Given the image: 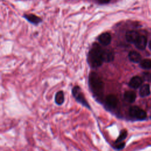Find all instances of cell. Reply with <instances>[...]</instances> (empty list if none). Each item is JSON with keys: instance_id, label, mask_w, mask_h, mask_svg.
I'll return each mask as SVG.
<instances>
[{"instance_id": "6da1fadb", "label": "cell", "mask_w": 151, "mask_h": 151, "mask_svg": "<svg viewBox=\"0 0 151 151\" xmlns=\"http://www.w3.org/2000/svg\"><path fill=\"white\" fill-rule=\"evenodd\" d=\"M88 84L90 88L95 96L101 98L104 90V83L101 78L96 73H91L89 75Z\"/></svg>"}, {"instance_id": "7a4b0ae2", "label": "cell", "mask_w": 151, "mask_h": 151, "mask_svg": "<svg viewBox=\"0 0 151 151\" xmlns=\"http://www.w3.org/2000/svg\"><path fill=\"white\" fill-rule=\"evenodd\" d=\"M102 50L97 44H95L88 54V63L91 67L96 68L101 65L103 60L102 58Z\"/></svg>"}, {"instance_id": "3957f363", "label": "cell", "mask_w": 151, "mask_h": 151, "mask_svg": "<svg viewBox=\"0 0 151 151\" xmlns=\"http://www.w3.org/2000/svg\"><path fill=\"white\" fill-rule=\"evenodd\" d=\"M72 94H73L74 97L75 98V99L78 102L81 103L83 106L86 107L87 108H88L89 109H90V105L88 103L86 99H85L84 96L83 94V93L81 90V88L79 86H76L73 87V88L72 89Z\"/></svg>"}, {"instance_id": "277c9868", "label": "cell", "mask_w": 151, "mask_h": 151, "mask_svg": "<svg viewBox=\"0 0 151 151\" xmlns=\"http://www.w3.org/2000/svg\"><path fill=\"white\" fill-rule=\"evenodd\" d=\"M129 114L131 117L137 120H144L146 117V111L141 108L134 106L129 109Z\"/></svg>"}, {"instance_id": "5b68a950", "label": "cell", "mask_w": 151, "mask_h": 151, "mask_svg": "<svg viewBox=\"0 0 151 151\" xmlns=\"http://www.w3.org/2000/svg\"><path fill=\"white\" fill-rule=\"evenodd\" d=\"M118 104V99L115 95L109 94L106 98V104L110 109H114Z\"/></svg>"}, {"instance_id": "8992f818", "label": "cell", "mask_w": 151, "mask_h": 151, "mask_svg": "<svg viewBox=\"0 0 151 151\" xmlns=\"http://www.w3.org/2000/svg\"><path fill=\"white\" fill-rule=\"evenodd\" d=\"M143 80L141 77L139 76H134L129 81V86L133 88H137L142 84Z\"/></svg>"}, {"instance_id": "52a82bcc", "label": "cell", "mask_w": 151, "mask_h": 151, "mask_svg": "<svg viewBox=\"0 0 151 151\" xmlns=\"http://www.w3.org/2000/svg\"><path fill=\"white\" fill-rule=\"evenodd\" d=\"M135 46L139 50H144L147 44V39L143 35H140L134 42Z\"/></svg>"}, {"instance_id": "ba28073f", "label": "cell", "mask_w": 151, "mask_h": 151, "mask_svg": "<svg viewBox=\"0 0 151 151\" xmlns=\"http://www.w3.org/2000/svg\"><path fill=\"white\" fill-rule=\"evenodd\" d=\"M139 36V33L135 31H129L126 34L127 41L131 43H134Z\"/></svg>"}, {"instance_id": "9c48e42d", "label": "cell", "mask_w": 151, "mask_h": 151, "mask_svg": "<svg viewBox=\"0 0 151 151\" xmlns=\"http://www.w3.org/2000/svg\"><path fill=\"white\" fill-rule=\"evenodd\" d=\"M111 35L108 32H104L101 34L99 37V40L100 42L103 45H108L111 42Z\"/></svg>"}, {"instance_id": "30bf717a", "label": "cell", "mask_w": 151, "mask_h": 151, "mask_svg": "<svg viewBox=\"0 0 151 151\" xmlns=\"http://www.w3.org/2000/svg\"><path fill=\"white\" fill-rule=\"evenodd\" d=\"M102 58H103V61L104 62H106V63L111 62L114 60V54L111 51L108 50H103Z\"/></svg>"}, {"instance_id": "8fae6325", "label": "cell", "mask_w": 151, "mask_h": 151, "mask_svg": "<svg viewBox=\"0 0 151 151\" xmlns=\"http://www.w3.org/2000/svg\"><path fill=\"white\" fill-rule=\"evenodd\" d=\"M124 99L127 103H133L136 98V94L134 91H127L124 93Z\"/></svg>"}, {"instance_id": "7c38bea8", "label": "cell", "mask_w": 151, "mask_h": 151, "mask_svg": "<svg viewBox=\"0 0 151 151\" xmlns=\"http://www.w3.org/2000/svg\"><path fill=\"white\" fill-rule=\"evenodd\" d=\"M129 60L133 63H139L141 61V55L136 51H132L129 54Z\"/></svg>"}, {"instance_id": "4fadbf2b", "label": "cell", "mask_w": 151, "mask_h": 151, "mask_svg": "<svg viewBox=\"0 0 151 151\" xmlns=\"http://www.w3.org/2000/svg\"><path fill=\"white\" fill-rule=\"evenodd\" d=\"M150 93V86L148 84H145L141 86L139 90V94L141 97H146Z\"/></svg>"}, {"instance_id": "5bb4252c", "label": "cell", "mask_w": 151, "mask_h": 151, "mask_svg": "<svg viewBox=\"0 0 151 151\" xmlns=\"http://www.w3.org/2000/svg\"><path fill=\"white\" fill-rule=\"evenodd\" d=\"M24 17L28 20L30 22L33 23L34 24H38V23H40V22H41V19L37 17L35 15L33 14H28V15H25L24 16Z\"/></svg>"}, {"instance_id": "9a60e30c", "label": "cell", "mask_w": 151, "mask_h": 151, "mask_svg": "<svg viewBox=\"0 0 151 151\" xmlns=\"http://www.w3.org/2000/svg\"><path fill=\"white\" fill-rule=\"evenodd\" d=\"M55 101L58 105H61L64 101V95L63 91H59L55 94Z\"/></svg>"}, {"instance_id": "2e32d148", "label": "cell", "mask_w": 151, "mask_h": 151, "mask_svg": "<svg viewBox=\"0 0 151 151\" xmlns=\"http://www.w3.org/2000/svg\"><path fill=\"white\" fill-rule=\"evenodd\" d=\"M140 66L143 69H150L151 68V60L144 59L140 63Z\"/></svg>"}, {"instance_id": "e0dca14e", "label": "cell", "mask_w": 151, "mask_h": 151, "mask_svg": "<svg viewBox=\"0 0 151 151\" xmlns=\"http://www.w3.org/2000/svg\"><path fill=\"white\" fill-rule=\"evenodd\" d=\"M127 132L125 130H122L120 133L119 136L118 137V138L117 139V140H116V143H120V142H122L123 140L127 137Z\"/></svg>"}, {"instance_id": "ac0fdd59", "label": "cell", "mask_w": 151, "mask_h": 151, "mask_svg": "<svg viewBox=\"0 0 151 151\" xmlns=\"http://www.w3.org/2000/svg\"><path fill=\"white\" fill-rule=\"evenodd\" d=\"M142 76H143V78L145 80H146L147 81H151V74L150 73H147V72L143 73L142 74Z\"/></svg>"}, {"instance_id": "d6986e66", "label": "cell", "mask_w": 151, "mask_h": 151, "mask_svg": "<svg viewBox=\"0 0 151 151\" xmlns=\"http://www.w3.org/2000/svg\"><path fill=\"white\" fill-rule=\"evenodd\" d=\"M124 142H120V143H116V146H115V148L117 149H122L124 147Z\"/></svg>"}, {"instance_id": "ffe728a7", "label": "cell", "mask_w": 151, "mask_h": 151, "mask_svg": "<svg viewBox=\"0 0 151 151\" xmlns=\"http://www.w3.org/2000/svg\"><path fill=\"white\" fill-rule=\"evenodd\" d=\"M110 0H100V2L102 4H107L108 3Z\"/></svg>"}, {"instance_id": "44dd1931", "label": "cell", "mask_w": 151, "mask_h": 151, "mask_svg": "<svg viewBox=\"0 0 151 151\" xmlns=\"http://www.w3.org/2000/svg\"><path fill=\"white\" fill-rule=\"evenodd\" d=\"M149 48L151 50V41L149 42Z\"/></svg>"}]
</instances>
